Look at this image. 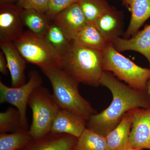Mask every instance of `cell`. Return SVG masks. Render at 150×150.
<instances>
[{"instance_id": "cell-15", "label": "cell", "mask_w": 150, "mask_h": 150, "mask_svg": "<svg viewBox=\"0 0 150 150\" xmlns=\"http://www.w3.org/2000/svg\"><path fill=\"white\" fill-rule=\"evenodd\" d=\"M119 51H137L146 57L150 67V25L128 39L118 37L111 42Z\"/></svg>"}, {"instance_id": "cell-30", "label": "cell", "mask_w": 150, "mask_h": 150, "mask_svg": "<svg viewBox=\"0 0 150 150\" xmlns=\"http://www.w3.org/2000/svg\"><path fill=\"white\" fill-rule=\"evenodd\" d=\"M127 150H140L139 149H129Z\"/></svg>"}, {"instance_id": "cell-19", "label": "cell", "mask_w": 150, "mask_h": 150, "mask_svg": "<svg viewBox=\"0 0 150 150\" xmlns=\"http://www.w3.org/2000/svg\"><path fill=\"white\" fill-rule=\"evenodd\" d=\"M21 18L23 25L30 31L44 38L51 22L46 14L33 9H23Z\"/></svg>"}, {"instance_id": "cell-12", "label": "cell", "mask_w": 150, "mask_h": 150, "mask_svg": "<svg viewBox=\"0 0 150 150\" xmlns=\"http://www.w3.org/2000/svg\"><path fill=\"white\" fill-rule=\"evenodd\" d=\"M87 120L75 113L61 109L54 119L51 132L69 134L79 139L86 128Z\"/></svg>"}, {"instance_id": "cell-10", "label": "cell", "mask_w": 150, "mask_h": 150, "mask_svg": "<svg viewBox=\"0 0 150 150\" xmlns=\"http://www.w3.org/2000/svg\"><path fill=\"white\" fill-rule=\"evenodd\" d=\"M71 41L87 23L79 3L73 4L57 14L52 20Z\"/></svg>"}, {"instance_id": "cell-6", "label": "cell", "mask_w": 150, "mask_h": 150, "mask_svg": "<svg viewBox=\"0 0 150 150\" xmlns=\"http://www.w3.org/2000/svg\"><path fill=\"white\" fill-rule=\"evenodd\" d=\"M13 43L26 62L41 69L52 67L62 69V56L43 38L27 30Z\"/></svg>"}, {"instance_id": "cell-18", "label": "cell", "mask_w": 150, "mask_h": 150, "mask_svg": "<svg viewBox=\"0 0 150 150\" xmlns=\"http://www.w3.org/2000/svg\"><path fill=\"white\" fill-rule=\"evenodd\" d=\"M72 41L80 46L100 51L110 43L103 37L94 24L90 23L85 25Z\"/></svg>"}, {"instance_id": "cell-7", "label": "cell", "mask_w": 150, "mask_h": 150, "mask_svg": "<svg viewBox=\"0 0 150 150\" xmlns=\"http://www.w3.org/2000/svg\"><path fill=\"white\" fill-rule=\"evenodd\" d=\"M29 80L18 87H10L0 81V103H8L15 106L20 114L22 123L28 129L26 117V108L33 92L42 85V77L37 71L33 70L29 73Z\"/></svg>"}, {"instance_id": "cell-11", "label": "cell", "mask_w": 150, "mask_h": 150, "mask_svg": "<svg viewBox=\"0 0 150 150\" xmlns=\"http://www.w3.org/2000/svg\"><path fill=\"white\" fill-rule=\"evenodd\" d=\"M0 47L6 59L13 87L21 86L25 83V70L26 61L19 53L13 42L0 43Z\"/></svg>"}, {"instance_id": "cell-16", "label": "cell", "mask_w": 150, "mask_h": 150, "mask_svg": "<svg viewBox=\"0 0 150 150\" xmlns=\"http://www.w3.org/2000/svg\"><path fill=\"white\" fill-rule=\"evenodd\" d=\"M131 13V18L124 38L128 39L139 31L150 18V0H122Z\"/></svg>"}, {"instance_id": "cell-27", "label": "cell", "mask_w": 150, "mask_h": 150, "mask_svg": "<svg viewBox=\"0 0 150 150\" xmlns=\"http://www.w3.org/2000/svg\"><path fill=\"white\" fill-rule=\"evenodd\" d=\"M8 70L5 56L1 51H0V72L3 75H7L8 74Z\"/></svg>"}, {"instance_id": "cell-24", "label": "cell", "mask_w": 150, "mask_h": 150, "mask_svg": "<svg viewBox=\"0 0 150 150\" xmlns=\"http://www.w3.org/2000/svg\"><path fill=\"white\" fill-rule=\"evenodd\" d=\"M28 130L23 127L18 109L10 107L5 112H0V133L17 132Z\"/></svg>"}, {"instance_id": "cell-25", "label": "cell", "mask_w": 150, "mask_h": 150, "mask_svg": "<svg viewBox=\"0 0 150 150\" xmlns=\"http://www.w3.org/2000/svg\"><path fill=\"white\" fill-rule=\"evenodd\" d=\"M79 0H50L48 10L45 13L50 20H53L57 14Z\"/></svg>"}, {"instance_id": "cell-4", "label": "cell", "mask_w": 150, "mask_h": 150, "mask_svg": "<svg viewBox=\"0 0 150 150\" xmlns=\"http://www.w3.org/2000/svg\"><path fill=\"white\" fill-rule=\"evenodd\" d=\"M102 54L103 71L112 72L131 87L147 91L150 69L136 64L120 54L111 43H108Z\"/></svg>"}, {"instance_id": "cell-29", "label": "cell", "mask_w": 150, "mask_h": 150, "mask_svg": "<svg viewBox=\"0 0 150 150\" xmlns=\"http://www.w3.org/2000/svg\"><path fill=\"white\" fill-rule=\"evenodd\" d=\"M147 92L150 96V79L149 81L147 84Z\"/></svg>"}, {"instance_id": "cell-20", "label": "cell", "mask_w": 150, "mask_h": 150, "mask_svg": "<svg viewBox=\"0 0 150 150\" xmlns=\"http://www.w3.org/2000/svg\"><path fill=\"white\" fill-rule=\"evenodd\" d=\"M33 139L28 130L11 134H0V150H19L27 146Z\"/></svg>"}, {"instance_id": "cell-26", "label": "cell", "mask_w": 150, "mask_h": 150, "mask_svg": "<svg viewBox=\"0 0 150 150\" xmlns=\"http://www.w3.org/2000/svg\"><path fill=\"white\" fill-rule=\"evenodd\" d=\"M50 0H19L17 5L23 9H33L46 13Z\"/></svg>"}, {"instance_id": "cell-23", "label": "cell", "mask_w": 150, "mask_h": 150, "mask_svg": "<svg viewBox=\"0 0 150 150\" xmlns=\"http://www.w3.org/2000/svg\"><path fill=\"white\" fill-rule=\"evenodd\" d=\"M79 4L87 23H94L111 8L105 0H79Z\"/></svg>"}, {"instance_id": "cell-22", "label": "cell", "mask_w": 150, "mask_h": 150, "mask_svg": "<svg viewBox=\"0 0 150 150\" xmlns=\"http://www.w3.org/2000/svg\"><path fill=\"white\" fill-rule=\"evenodd\" d=\"M43 38L62 57L67 52L72 42L63 30L53 22L50 23Z\"/></svg>"}, {"instance_id": "cell-9", "label": "cell", "mask_w": 150, "mask_h": 150, "mask_svg": "<svg viewBox=\"0 0 150 150\" xmlns=\"http://www.w3.org/2000/svg\"><path fill=\"white\" fill-rule=\"evenodd\" d=\"M129 149L150 150V108L132 109Z\"/></svg>"}, {"instance_id": "cell-2", "label": "cell", "mask_w": 150, "mask_h": 150, "mask_svg": "<svg viewBox=\"0 0 150 150\" xmlns=\"http://www.w3.org/2000/svg\"><path fill=\"white\" fill-rule=\"evenodd\" d=\"M42 71L48 78L53 89V95L61 109L88 120L96 111L81 95L79 83L62 69L48 68Z\"/></svg>"}, {"instance_id": "cell-13", "label": "cell", "mask_w": 150, "mask_h": 150, "mask_svg": "<svg viewBox=\"0 0 150 150\" xmlns=\"http://www.w3.org/2000/svg\"><path fill=\"white\" fill-rule=\"evenodd\" d=\"M78 139L69 134L50 132L43 138L32 139L19 150H74Z\"/></svg>"}, {"instance_id": "cell-1", "label": "cell", "mask_w": 150, "mask_h": 150, "mask_svg": "<svg viewBox=\"0 0 150 150\" xmlns=\"http://www.w3.org/2000/svg\"><path fill=\"white\" fill-rule=\"evenodd\" d=\"M100 85L111 92L112 100L106 109L92 115L87 121L86 128L105 137L121 122L126 112L136 108H150L147 92L122 83L112 74L104 71Z\"/></svg>"}, {"instance_id": "cell-14", "label": "cell", "mask_w": 150, "mask_h": 150, "mask_svg": "<svg viewBox=\"0 0 150 150\" xmlns=\"http://www.w3.org/2000/svg\"><path fill=\"white\" fill-rule=\"evenodd\" d=\"M103 37L111 43L122 34L123 14L111 7L94 23Z\"/></svg>"}, {"instance_id": "cell-8", "label": "cell", "mask_w": 150, "mask_h": 150, "mask_svg": "<svg viewBox=\"0 0 150 150\" xmlns=\"http://www.w3.org/2000/svg\"><path fill=\"white\" fill-rule=\"evenodd\" d=\"M23 9L16 4L1 5L0 43L13 42L23 33Z\"/></svg>"}, {"instance_id": "cell-3", "label": "cell", "mask_w": 150, "mask_h": 150, "mask_svg": "<svg viewBox=\"0 0 150 150\" xmlns=\"http://www.w3.org/2000/svg\"><path fill=\"white\" fill-rule=\"evenodd\" d=\"M62 69L79 83L93 87L100 85L104 71L102 51L86 48L72 41L62 57Z\"/></svg>"}, {"instance_id": "cell-5", "label": "cell", "mask_w": 150, "mask_h": 150, "mask_svg": "<svg viewBox=\"0 0 150 150\" xmlns=\"http://www.w3.org/2000/svg\"><path fill=\"white\" fill-rule=\"evenodd\" d=\"M28 105L32 112L30 134L33 139H41L51 132L53 122L61 108L53 94L42 85L33 92Z\"/></svg>"}, {"instance_id": "cell-17", "label": "cell", "mask_w": 150, "mask_h": 150, "mask_svg": "<svg viewBox=\"0 0 150 150\" xmlns=\"http://www.w3.org/2000/svg\"><path fill=\"white\" fill-rule=\"evenodd\" d=\"M131 110L126 112L118 126L105 137L109 150L129 149L132 123Z\"/></svg>"}, {"instance_id": "cell-21", "label": "cell", "mask_w": 150, "mask_h": 150, "mask_svg": "<svg viewBox=\"0 0 150 150\" xmlns=\"http://www.w3.org/2000/svg\"><path fill=\"white\" fill-rule=\"evenodd\" d=\"M74 150H109L105 137L86 128L79 138Z\"/></svg>"}, {"instance_id": "cell-28", "label": "cell", "mask_w": 150, "mask_h": 150, "mask_svg": "<svg viewBox=\"0 0 150 150\" xmlns=\"http://www.w3.org/2000/svg\"><path fill=\"white\" fill-rule=\"evenodd\" d=\"M19 0H0V5L14 4Z\"/></svg>"}]
</instances>
